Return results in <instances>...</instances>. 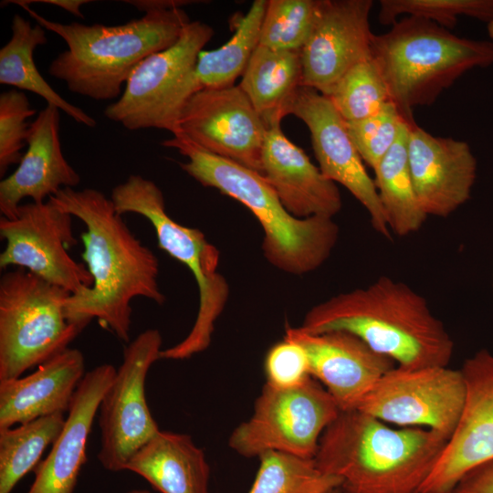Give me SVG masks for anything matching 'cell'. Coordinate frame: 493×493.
<instances>
[{
  "label": "cell",
  "mask_w": 493,
  "mask_h": 493,
  "mask_svg": "<svg viewBox=\"0 0 493 493\" xmlns=\"http://www.w3.org/2000/svg\"><path fill=\"white\" fill-rule=\"evenodd\" d=\"M284 338L304 348L311 377L324 386L341 411L358 410L381 377L397 365L343 330L313 334L287 326Z\"/></svg>",
  "instance_id": "cell-18"
},
{
  "label": "cell",
  "mask_w": 493,
  "mask_h": 493,
  "mask_svg": "<svg viewBox=\"0 0 493 493\" xmlns=\"http://www.w3.org/2000/svg\"><path fill=\"white\" fill-rule=\"evenodd\" d=\"M64 413L41 416L16 428L0 429V493H11L60 435Z\"/></svg>",
  "instance_id": "cell-29"
},
{
  "label": "cell",
  "mask_w": 493,
  "mask_h": 493,
  "mask_svg": "<svg viewBox=\"0 0 493 493\" xmlns=\"http://www.w3.org/2000/svg\"><path fill=\"white\" fill-rule=\"evenodd\" d=\"M345 121H355L381 110L391 98L372 56L351 67L328 96Z\"/></svg>",
  "instance_id": "cell-31"
},
{
  "label": "cell",
  "mask_w": 493,
  "mask_h": 493,
  "mask_svg": "<svg viewBox=\"0 0 493 493\" xmlns=\"http://www.w3.org/2000/svg\"><path fill=\"white\" fill-rule=\"evenodd\" d=\"M341 410L316 379L291 389L265 384L251 416L231 433L229 446L245 457L276 451L314 458L325 429Z\"/></svg>",
  "instance_id": "cell-10"
},
{
  "label": "cell",
  "mask_w": 493,
  "mask_h": 493,
  "mask_svg": "<svg viewBox=\"0 0 493 493\" xmlns=\"http://www.w3.org/2000/svg\"><path fill=\"white\" fill-rule=\"evenodd\" d=\"M404 121L391 101L372 116L345 122L362 161L374 169L396 142Z\"/></svg>",
  "instance_id": "cell-34"
},
{
  "label": "cell",
  "mask_w": 493,
  "mask_h": 493,
  "mask_svg": "<svg viewBox=\"0 0 493 493\" xmlns=\"http://www.w3.org/2000/svg\"><path fill=\"white\" fill-rule=\"evenodd\" d=\"M267 5V0H255L224 46L200 53L194 69L200 90L234 86L236 79L243 75L258 46Z\"/></svg>",
  "instance_id": "cell-28"
},
{
  "label": "cell",
  "mask_w": 493,
  "mask_h": 493,
  "mask_svg": "<svg viewBox=\"0 0 493 493\" xmlns=\"http://www.w3.org/2000/svg\"><path fill=\"white\" fill-rule=\"evenodd\" d=\"M453 493H493V459L469 470Z\"/></svg>",
  "instance_id": "cell-37"
},
{
  "label": "cell",
  "mask_w": 493,
  "mask_h": 493,
  "mask_svg": "<svg viewBox=\"0 0 493 493\" xmlns=\"http://www.w3.org/2000/svg\"><path fill=\"white\" fill-rule=\"evenodd\" d=\"M213 28L191 21L170 47L142 59L132 70L118 100L104 116L130 131L166 130L173 134L187 100L197 91L194 69Z\"/></svg>",
  "instance_id": "cell-9"
},
{
  "label": "cell",
  "mask_w": 493,
  "mask_h": 493,
  "mask_svg": "<svg viewBox=\"0 0 493 493\" xmlns=\"http://www.w3.org/2000/svg\"><path fill=\"white\" fill-rule=\"evenodd\" d=\"M372 0H318L309 38L301 49L302 86L329 96L355 64L372 56Z\"/></svg>",
  "instance_id": "cell-16"
},
{
  "label": "cell",
  "mask_w": 493,
  "mask_h": 493,
  "mask_svg": "<svg viewBox=\"0 0 493 493\" xmlns=\"http://www.w3.org/2000/svg\"><path fill=\"white\" fill-rule=\"evenodd\" d=\"M47 200L80 219L87 228L80 236L81 257L93 284L70 294L65 305L67 319L84 327L97 319L129 343L131 300L142 297L159 305L166 300L158 283L157 257L131 233L110 197L102 192L68 187Z\"/></svg>",
  "instance_id": "cell-1"
},
{
  "label": "cell",
  "mask_w": 493,
  "mask_h": 493,
  "mask_svg": "<svg viewBox=\"0 0 493 493\" xmlns=\"http://www.w3.org/2000/svg\"><path fill=\"white\" fill-rule=\"evenodd\" d=\"M372 58L387 85L391 101L406 122L415 108L430 106L462 75L493 65V42L461 37L414 16L398 19L373 36Z\"/></svg>",
  "instance_id": "cell-6"
},
{
  "label": "cell",
  "mask_w": 493,
  "mask_h": 493,
  "mask_svg": "<svg viewBox=\"0 0 493 493\" xmlns=\"http://www.w3.org/2000/svg\"><path fill=\"white\" fill-rule=\"evenodd\" d=\"M288 114L295 115L307 125L321 173L344 186L366 209L375 231L391 238L374 180L365 169L345 121L330 99L314 89L301 86L288 108Z\"/></svg>",
  "instance_id": "cell-15"
},
{
  "label": "cell",
  "mask_w": 493,
  "mask_h": 493,
  "mask_svg": "<svg viewBox=\"0 0 493 493\" xmlns=\"http://www.w3.org/2000/svg\"><path fill=\"white\" fill-rule=\"evenodd\" d=\"M259 467L248 493H330L341 481L323 473L314 458L268 451L258 456Z\"/></svg>",
  "instance_id": "cell-30"
},
{
  "label": "cell",
  "mask_w": 493,
  "mask_h": 493,
  "mask_svg": "<svg viewBox=\"0 0 493 493\" xmlns=\"http://www.w3.org/2000/svg\"><path fill=\"white\" fill-rule=\"evenodd\" d=\"M162 335L147 329L130 341L98 410L100 448L98 460L106 470H125L131 458L159 431L145 397V381L161 359Z\"/></svg>",
  "instance_id": "cell-11"
},
{
  "label": "cell",
  "mask_w": 493,
  "mask_h": 493,
  "mask_svg": "<svg viewBox=\"0 0 493 493\" xmlns=\"http://www.w3.org/2000/svg\"><path fill=\"white\" fill-rule=\"evenodd\" d=\"M301 86V50H277L260 45L239 84L267 127L281 123Z\"/></svg>",
  "instance_id": "cell-25"
},
{
  "label": "cell",
  "mask_w": 493,
  "mask_h": 493,
  "mask_svg": "<svg viewBox=\"0 0 493 493\" xmlns=\"http://www.w3.org/2000/svg\"><path fill=\"white\" fill-rule=\"evenodd\" d=\"M0 236L6 242L1 269L24 268L70 294L91 288L87 267L68 253L78 243L72 215L49 200L22 204L11 219L1 216Z\"/></svg>",
  "instance_id": "cell-12"
},
{
  "label": "cell",
  "mask_w": 493,
  "mask_h": 493,
  "mask_svg": "<svg viewBox=\"0 0 493 493\" xmlns=\"http://www.w3.org/2000/svg\"><path fill=\"white\" fill-rule=\"evenodd\" d=\"M125 470L161 493H209L210 467L189 435L159 431L128 462Z\"/></svg>",
  "instance_id": "cell-24"
},
{
  "label": "cell",
  "mask_w": 493,
  "mask_h": 493,
  "mask_svg": "<svg viewBox=\"0 0 493 493\" xmlns=\"http://www.w3.org/2000/svg\"><path fill=\"white\" fill-rule=\"evenodd\" d=\"M264 368L266 383L278 389L299 387L311 377L306 351L287 338L268 350Z\"/></svg>",
  "instance_id": "cell-36"
},
{
  "label": "cell",
  "mask_w": 493,
  "mask_h": 493,
  "mask_svg": "<svg viewBox=\"0 0 493 493\" xmlns=\"http://www.w3.org/2000/svg\"><path fill=\"white\" fill-rule=\"evenodd\" d=\"M161 144L187 157V162L179 163L181 168L202 185L217 189L252 212L264 231V257L273 267L301 276L329 258L340 232L333 218L293 216L260 173L213 154L183 134Z\"/></svg>",
  "instance_id": "cell-5"
},
{
  "label": "cell",
  "mask_w": 493,
  "mask_h": 493,
  "mask_svg": "<svg viewBox=\"0 0 493 493\" xmlns=\"http://www.w3.org/2000/svg\"><path fill=\"white\" fill-rule=\"evenodd\" d=\"M9 41L0 49V84L9 85L42 97L47 104L63 110L78 123L96 126L94 118L62 98L41 76L34 61L37 46L47 44L43 26L16 14L11 24Z\"/></svg>",
  "instance_id": "cell-26"
},
{
  "label": "cell",
  "mask_w": 493,
  "mask_h": 493,
  "mask_svg": "<svg viewBox=\"0 0 493 493\" xmlns=\"http://www.w3.org/2000/svg\"><path fill=\"white\" fill-rule=\"evenodd\" d=\"M59 110L47 106L30 122L26 144L16 170L0 182V212L13 218L21 201L29 197L35 203L63 188H74L80 177L62 152L59 138Z\"/></svg>",
  "instance_id": "cell-20"
},
{
  "label": "cell",
  "mask_w": 493,
  "mask_h": 493,
  "mask_svg": "<svg viewBox=\"0 0 493 493\" xmlns=\"http://www.w3.org/2000/svg\"><path fill=\"white\" fill-rule=\"evenodd\" d=\"M117 369L102 363L87 372L72 397L64 427L47 456L36 469L26 493H73L82 466L93 421Z\"/></svg>",
  "instance_id": "cell-22"
},
{
  "label": "cell",
  "mask_w": 493,
  "mask_h": 493,
  "mask_svg": "<svg viewBox=\"0 0 493 493\" xmlns=\"http://www.w3.org/2000/svg\"><path fill=\"white\" fill-rule=\"evenodd\" d=\"M110 199L120 215L134 213L147 218L159 247L186 266L198 286L199 307L191 330L177 344L162 350L161 359L184 360L205 351L229 296L226 279L218 271L219 250L201 230L183 226L167 214L163 192L152 180L131 174L112 188Z\"/></svg>",
  "instance_id": "cell-7"
},
{
  "label": "cell",
  "mask_w": 493,
  "mask_h": 493,
  "mask_svg": "<svg viewBox=\"0 0 493 493\" xmlns=\"http://www.w3.org/2000/svg\"><path fill=\"white\" fill-rule=\"evenodd\" d=\"M26 94L16 89L0 95V176L11 165L19 164L22 149L27 145L30 123L27 119L35 115Z\"/></svg>",
  "instance_id": "cell-35"
},
{
  "label": "cell",
  "mask_w": 493,
  "mask_h": 493,
  "mask_svg": "<svg viewBox=\"0 0 493 493\" xmlns=\"http://www.w3.org/2000/svg\"><path fill=\"white\" fill-rule=\"evenodd\" d=\"M70 293L16 267L0 278V381L12 380L69 348L84 326L70 322Z\"/></svg>",
  "instance_id": "cell-8"
},
{
  "label": "cell",
  "mask_w": 493,
  "mask_h": 493,
  "mask_svg": "<svg viewBox=\"0 0 493 493\" xmlns=\"http://www.w3.org/2000/svg\"><path fill=\"white\" fill-rule=\"evenodd\" d=\"M460 370L466 384L461 416L422 493H453L469 470L493 459V353L480 350Z\"/></svg>",
  "instance_id": "cell-17"
},
{
  "label": "cell",
  "mask_w": 493,
  "mask_h": 493,
  "mask_svg": "<svg viewBox=\"0 0 493 493\" xmlns=\"http://www.w3.org/2000/svg\"><path fill=\"white\" fill-rule=\"evenodd\" d=\"M408 123L373 169L374 183L391 231L400 236L418 231L428 217L414 187L407 153Z\"/></svg>",
  "instance_id": "cell-27"
},
{
  "label": "cell",
  "mask_w": 493,
  "mask_h": 493,
  "mask_svg": "<svg viewBox=\"0 0 493 493\" xmlns=\"http://www.w3.org/2000/svg\"><path fill=\"white\" fill-rule=\"evenodd\" d=\"M318 0H267L258 45L301 50L314 22Z\"/></svg>",
  "instance_id": "cell-32"
},
{
  "label": "cell",
  "mask_w": 493,
  "mask_h": 493,
  "mask_svg": "<svg viewBox=\"0 0 493 493\" xmlns=\"http://www.w3.org/2000/svg\"><path fill=\"white\" fill-rule=\"evenodd\" d=\"M267 127L239 85L194 93L177 130L202 149L261 173Z\"/></svg>",
  "instance_id": "cell-14"
},
{
  "label": "cell",
  "mask_w": 493,
  "mask_h": 493,
  "mask_svg": "<svg viewBox=\"0 0 493 493\" xmlns=\"http://www.w3.org/2000/svg\"><path fill=\"white\" fill-rule=\"evenodd\" d=\"M3 3L20 5L38 25L66 42L68 49L52 60L47 71L71 92L95 100H118L135 67L173 46L191 22L184 9L176 8L148 12L116 26L62 24L43 17L23 0Z\"/></svg>",
  "instance_id": "cell-4"
},
{
  "label": "cell",
  "mask_w": 493,
  "mask_h": 493,
  "mask_svg": "<svg viewBox=\"0 0 493 493\" xmlns=\"http://www.w3.org/2000/svg\"><path fill=\"white\" fill-rule=\"evenodd\" d=\"M448 438L426 428H393L366 413L341 411L320 436L318 467L341 493H422Z\"/></svg>",
  "instance_id": "cell-3"
},
{
  "label": "cell",
  "mask_w": 493,
  "mask_h": 493,
  "mask_svg": "<svg viewBox=\"0 0 493 493\" xmlns=\"http://www.w3.org/2000/svg\"><path fill=\"white\" fill-rule=\"evenodd\" d=\"M465 398L466 384L460 369L396 365L381 377L358 411L401 427L430 429L449 439L461 416Z\"/></svg>",
  "instance_id": "cell-13"
},
{
  "label": "cell",
  "mask_w": 493,
  "mask_h": 493,
  "mask_svg": "<svg viewBox=\"0 0 493 493\" xmlns=\"http://www.w3.org/2000/svg\"><path fill=\"white\" fill-rule=\"evenodd\" d=\"M408 123L410 173L421 208L429 216L447 217L470 197L477 160L464 141L434 136Z\"/></svg>",
  "instance_id": "cell-19"
},
{
  "label": "cell",
  "mask_w": 493,
  "mask_h": 493,
  "mask_svg": "<svg viewBox=\"0 0 493 493\" xmlns=\"http://www.w3.org/2000/svg\"><path fill=\"white\" fill-rule=\"evenodd\" d=\"M401 16H414L453 29L460 16L484 22L493 18V0H381L378 20L393 26Z\"/></svg>",
  "instance_id": "cell-33"
},
{
  "label": "cell",
  "mask_w": 493,
  "mask_h": 493,
  "mask_svg": "<svg viewBox=\"0 0 493 493\" xmlns=\"http://www.w3.org/2000/svg\"><path fill=\"white\" fill-rule=\"evenodd\" d=\"M85 373L83 353L68 348L25 377L0 381V429L68 412Z\"/></svg>",
  "instance_id": "cell-23"
},
{
  "label": "cell",
  "mask_w": 493,
  "mask_h": 493,
  "mask_svg": "<svg viewBox=\"0 0 493 493\" xmlns=\"http://www.w3.org/2000/svg\"><path fill=\"white\" fill-rule=\"evenodd\" d=\"M127 493H152V492H150L148 489L134 488V489H131V490L128 491Z\"/></svg>",
  "instance_id": "cell-41"
},
{
  "label": "cell",
  "mask_w": 493,
  "mask_h": 493,
  "mask_svg": "<svg viewBox=\"0 0 493 493\" xmlns=\"http://www.w3.org/2000/svg\"><path fill=\"white\" fill-rule=\"evenodd\" d=\"M133 5L144 14L152 11H164L170 9L181 8L184 5L202 3L203 1L189 0H126L123 1Z\"/></svg>",
  "instance_id": "cell-38"
},
{
  "label": "cell",
  "mask_w": 493,
  "mask_h": 493,
  "mask_svg": "<svg viewBox=\"0 0 493 493\" xmlns=\"http://www.w3.org/2000/svg\"><path fill=\"white\" fill-rule=\"evenodd\" d=\"M340 492H341L340 489H336V490H333V491H331V492H330V493H340Z\"/></svg>",
  "instance_id": "cell-42"
},
{
  "label": "cell",
  "mask_w": 493,
  "mask_h": 493,
  "mask_svg": "<svg viewBox=\"0 0 493 493\" xmlns=\"http://www.w3.org/2000/svg\"><path fill=\"white\" fill-rule=\"evenodd\" d=\"M261 163V174L293 216L333 218L341 210L342 200L336 183L286 137L281 123L267 127Z\"/></svg>",
  "instance_id": "cell-21"
},
{
  "label": "cell",
  "mask_w": 493,
  "mask_h": 493,
  "mask_svg": "<svg viewBox=\"0 0 493 493\" xmlns=\"http://www.w3.org/2000/svg\"><path fill=\"white\" fill-rule=\"evenodd\" d=\"M23 1L26 4L39 2V3L53 5L80 18H84V16L80 11V6L85 4L90 3L89 0H35V1L23 0Z\"/></svg>",
  "instance_id": "cell-39"
},
{
  "label": "cell",
  "mask_w": 493,
  "mask_h": 493,
  "mask_svg": "<svg viewBox=\"0 0 493 493\" xmlns=\"http://www.w3.org/2000/svg\"><path fill=\"white\" fill-rule=\"evenodd\" d=\"M487 31L490 41L493 42V18L487 23Z\"/></svg>",
  "instance_id": "cell-40"
},
{
  "label": "cell",
  "mask_w": 493,
  "mask_h": 493,
  "mask_svg": "<svg viewBox=\"0 0 493 493\" xmlns=\"http://www.w3.org/2000/svg\"><path fill=\"white\" fill-rule=\"evenodd\" d=\"M340 493H341V491Z\"/></svg>",
  "instance_id": "cell-43"
},
{
  "label": "cell",
  "mask_w": 493,
  "mask_h": 493,
  "mask_svg": "<svg viewBox=\"0 0 493 493\" xmlns=\"http://www.w3.org/2000/svg\"><path fill=\"white\" fill-rule=\"evenodd\" d=\"M299 328L352 333L404 368L447 366L454 353L449 332L425 299L386 276L313 306Z\"/></svg>",
  "instance_id": "cell-2"
}]
</instances>
